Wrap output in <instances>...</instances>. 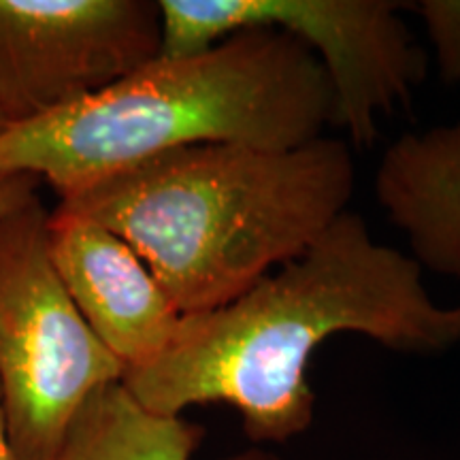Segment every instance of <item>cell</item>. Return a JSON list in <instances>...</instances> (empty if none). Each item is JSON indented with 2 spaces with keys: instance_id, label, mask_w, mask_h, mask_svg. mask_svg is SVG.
I'll list each match as a JSON object with an SVG mask.
<instances>
[{
  "instance_id": "1",
  "label": "cell",
  "mask_w": 460,
  "mask_h": 460,
  "mask_svg": "<svg viewBox=\"0 0 460 460\" xmlns=\"http://www.w3.org/2000/svg\"><path fill=\"white\" fill-rule=\"evenodd\" d=\"M337 335L369 337L396 354H444L460 343V305L435 303L422 267L377 243L348 209L234 301L181 315L164 352L124 371L122 384L158 416L222 402L254 446L286 444L314 424L307 371Z\"/></svg>"
},
{
  "instance_id": "2",
  "label": "cell",
  "mask_w": 460,
  "mask_h": 460,
  "mask_svg": "<svg viewBox=\"0 0 460 460\" xmlns=\"http://www.w3.org/2000/svg\"><path fill=\"white\" fill-rule=\"evenodd\" d=\"M352 146L200 143L60 199L124 239L181 315L211 312L295 261L348 211Z\"/></svg>"
},
{
  "instance_id": "3",
  "label": "cell",
  "mask_w": 460,
  "mask_h": 460,
  "mask_svg": "<svg viewBox=\"0 0 460 460\" xmlns=\"http://www.w3.org/2000/svg\"><path fill=\"white\" fill-rule=\"evenodd\" d=\"M335 124L312 51L275 28L230 34L194 56H158L85 99L0 132V172H28L65 199L188 146L290 149Z\"/></svg>"
},
{
  "instance_id": "4",
  "label": "cell",
  "mask_w": 460,
  "mask_h": 460,
  "mask_svg": "<svg viewBox=\"0 0 460 460\" xmlns=\"http://www.w3.org/2000/svg\"><path fill=\"white\" fill-rule=\"evenodd\" d=\"M39 199L0 220V399L15 460H48L124 365L88 329L49 258Z\"/></svg>"
},
{
  "instance_id": "5",
  "label": "cell",
  "mask_w": 460,
  "mask_h": 460,
  "mask_svg": "<svg viewBox=\"0 0 460 460\" xmlns=\"http://www.w3.org/2000/svg\"><path fill=\"white\" fill-rule=\"evenodd\" d=\"M160 56L183 58L230 34L275 28L301 41L324 68L335 124L354 147H371L379 122L410 105L427 56L393 0H158Z\"/></svg>"
},
{
  "instance_id": "6",
  "label": "cell",
  "mask_w": 460,
  "mask_h": 460,
  "mask_svg": "<svg viewBox=\"0 0 460 460\" xmlns=\"http://www.w3.org/2000/svg\"><path fill=\"white\" fill-rule=\"evenodd\" d=\"M154 0H0V115L34 122L160 56Z\"/></svg>"
},
{
  "instance_id": "7",
  "label": "cell",
  "mask_w": 460,
  "mask_h": 460,
  "mask_svg": "<svg viewBox=\"0 0 460 460\" xmlns=\"http://www.w3.org/2000/svg\"><path fill=\"white\" fill-rule=\"evenodd\" d=\"M48 241L75 309L124 371L164 352L181 314L124 239L58 205L49 211Z\"/></svg>"
},
{
  "instance_id": "8",
  "label": "cell",
  "mask_w": 460,
  "mask_h": 460,
  "mask_svg": "<svg viewBox=\"0 0 460 460\" xmlns=\"http://www.w3.org/2000/svg\"><path fill=\"white\" fill-rule=\"evenodd\" d=\"M376 199L422 271L460 279V118L396 139L379 160Z\"/></svg>"
},
{
  "instance_id": "9",
  "label": "cell",
  "mask_w": 460,
  "mask_h": 460,
  "mask_svg": "<svg viewBox=\"0 0 460 460\" xmlns=\"http://www.w3.org/2000/svg\"><path fill=\"white\" fill-rule=\"evenodd\" d=\"M205 430L146 410L122 382L96 390L48 460H194Z\"/></svg>"
},
{
  "instance_id": "10",
  "label": "cell",
  "mask_w": 460,
  "mask_h": 460,
  "mask_svg": "<svg viewBox=\"0 0 460 460\" xmlns=\"http://www.w3.org/2000/svg\"><path fill=\"white\" fill-rule=\"evenodd\" d=\"M427 26L437 66L446 84H460V0H420L402 3Z\"/></svg>"
},
{
  "instance_id": "11",
  "label": "cell",
  "mask_w": 460,
  "mask_h": 460,
  "mask_svg": "<svg viewBox=\"0 0 460 460\" xmlns=\"http://www.w3.org/2000/svg\"><path fill=\"white\" fill-rule=\"evenodd\" d=\"M39 177L28 172H0V220L39 199Z\"/></svg>"
},
{
  "instance_id": "12",
  "label": "cell",
  "mask_w": 460,
  "mask_h": 460,
  "mask_svg": "<svg viewBox=\"0 0 460 460\" xmlns=\"http://www.w3.org/2000/svg\"><path fill=\"white\" fill-rule=\"evenodd\" d=\"M217 460H286V458L278 456V454L267 450V447L254 446V447H247V450L233 452V454H228V456H222Z\"/></svg>"
},
{
  "instance_id": "13",
  "label": "cell",
  "mask_w": 460,
  "mask_h": 460,
  "mask_svg": "<svg viewBox=\"0 0 460 460\" xmlns=\"http://www.w3.org/2000/svg\"><path fill=\"white\" fill-rule=\"evenodd\" d=\"M0 460H15V456H13V450H11V444H9L7 422H4L3 399H0Z\"/></svg>"
},
{
  "instance_id": "14",
  "label": "cell",
  "mask_w": 460,
  "mask_h": 460,
  "mask_svg": "<svg viewBox=\"0 0 460 460\" xmlns=\"http://www.w3.org/2000/svg\"><path fill=\"white\" fill-rule=\"evenodd\" d=\"M4 128H7V122H4V118H3V115H0V132H3Z\"/></svg>"
}]
</instances>
